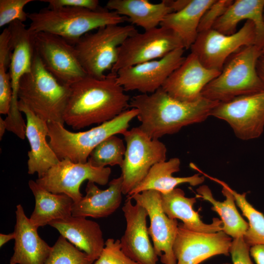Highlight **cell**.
Segmentation results:
<instances>
[{
    "label": "cell",
    "mask_w": 264,
    "mask_h": 264,
    "mask_svg": "<svg viewBox=\"0 0 264 264\" xmlns=\"http://www.w3.org/2000/svg\"><path fill=\"white\" fill-rule=\"evenodd\" d=\"M64 123L74 130L111 120L129 108L130 97L110 72L102 78L87 75L70 86Z\"/></svg>",
    "instance_id": "1"
},
{
    "label": "cell",
    "mask_w": 264,
    "mask_h": 264,
    "mask_svg": "<svg viewBox=\"0 0 264 264\" xmlns=\"http://www.w3.org/2000/svg\"><path fill=\"white\" fill-rule=\"evenodd\" d=\"M219 102L203 96L193 102L181 101L161 88L151 94L133 96L129 108L137 110L140 129L151 138L158 139L176 133L185 126L204 121Z\"/></svg>",
    "instance_id": "2"
},
{
    "label": "cell",
    "mask_w": 264,
    "mask_h": 264,
    "mask_svg": "<svg viewBox=\"0 0 264 264\" xmlns=\"http://www.w3.org/2000/svg\"><path fill=\"white\" fill-rule=\"evenodd\" d=\"M30 21L28 29L35 34L46 32L58 36L69 44H75L84 35L101 27L121 24L127 21L116 12L99 8L48 7L28 13Z\"/></svg>",
    "instance_id": "3"
},
{
    "label": "cell",
    "mask_w": 264,
    "mask_h": 264,
    "mask_svg": "<svg viewBox=\"0 0 264 264\" xmlns=\"http://www.w3.org/2000/svg\"><path fill=\"white\" fill-rule=\"evenodd\" d=\"M70 93V86L61 84L54 78L35 52L30 71L20 82L18 100L47 123L64 125V115Z\"/></svg>",
    "instance_id": "4"
},
{
    "label": "cell",
    "mask_w": 264,
    "mask_h": 264,
    "mask_svg": "<svg viewBox=\"0 0 264 264\" xmlns=\"http://www.w3.org/2000/svg\"><path fill=\"white\" fill-rule=\"evenodd\" d=\"M261 54V48L255 44L239 49L227 59L220 74L203 88L202 96L224 102L264 90V83L256 69Z\"/></svg>",
    "instance_id": "5"
},
{
    "label": "cell",
    "mask_w": 264,
    "mask_h": 264,
    "mask_svg": "<svg viewBox=\"0 0 264 264\" xmlns=\"http://www.w3.org/2000/svg\"><path fill=\"white\" fill-rule=\"evenodd\" d=\"M137 115V110L131 108L89 130L77 132L68 131L60 123L49 122L48 143L60 160L67 158L75 163H86L98 144L110 136L122 134Z\"/></svg>",
    "instance_id": "6"
},
{
    "label": "cell",
    "mask_w": 264,
    "mask_h": 264,
    "mask_svg": "<svg viewBox=\"0 0 264 264\" xmlns=\"http://www.w3.org/2000/svg\"><path fill=\"white\" fill-rule=\"evenodd\" d=\"M137 32L133 25L110 24L83 36L73 45L87 75L104 77L116 62L118 47Z\"/></svg>",
    "instance_id": "7"
},
{
    "label": "cell",
    "mask_w": 264,
    "mask_h": 264,
    "mask_svg": "<svg viewBox=\"0 0 264 264\" xmlns=\"http://www.w3.org/2000/svg\"><path fill=\"white\" fill-rule=\"evenodd\" d=\"M126 142V152L121 167L122 193L133 190L146 177L155 164L166 160L167 148L158 139H153L139 127L122 134Z\"/></svg>",
    "instance_id": "8"
},
{
    "label": "cell",
    "mask_w": 264,
    "mask_h": 264,
    "mask_svg": "<svg viewBox=\"0 0 264 264\" xmlns=\"http://www.w3.org/2000/svg\"><path fill=\"white\" fill-rule=\"evenodd\" d=\"M8 28L13 48L9 67L13 94L10 108L4 120L7 130L24 139L26 124L18 108V92L22 78L31 69L35 52L34 34L26 28L23 22L18 21L10 23Z\"/></svg>",
    "instance_id": "9"
},
{
    "label": "cell",
    "mask_w": 264,
    "mask_h": 264,
    "mask_svg": "<svg viewBox=\"0 0 264 264\" xmlns=\"http://www.w3.org/2000/svg\"><path fill=\"white\" fill-rule=\"evenodd\" d=\"M179 48L184 49L181 40L164 27L137 32L118 47L117 59L110 72L116 73L122 68L162 58Z\"/></svg>",
    "instance_id": "10"
},
{
    "label": "cell",
    "mask_w": 264,
    "mask_h": 264,
    "mask_svg": "<svg viewBox=\"0 0 264 264\" xmlns=\"http://www.w3.org/2000/svg\"><path fill=\"white\" fill-rule=\"evenodd\" d=\"M256 44L255 25L246 21L233 34L225 35L212 28L199 33L190 49L204 66L220 71L232 54L242 47Z\"/></svg>",
    "instance_id": "11"
},
{
    "label": "cell",
    "mask_w": 264,
    "mask_h": 264,
    "mask_svg": "<svg viewBox=\"0 0 264 264\" xmlns=\"http://www.w3.org/2000/svg\"><path fill=\"white\" fill-rule=\"evenodd\" d=\"M110 174V167L96 168L88 161L75 163L65 158L38 178L36 182L51 193L66 195L76 203L83 197L80 188L84 181L105 185L108 183Z\"/></svg>",
    "instance_id": "12"
},
{
    "label": "cell",
    "mask_w": 264,
    "mask_h": 264,
    "mask_svg": "<svg viewBox=\"0 0 264 264\" xmlns=\"http://www.w3.org/2000/svg\"><path fill=\"white\" fill-rule=\"evenodd\" d=\"M35 50L45 69L61 84L67 86L87 75L73 45L48 33L34 34Z\"/></svg>",
    "instance_id": "13"
},
{
    "label": "cell",
    "mask_w": 264,
    "mask_h": 264,
    "mask_svg": "<svg viewBox=\"0 0 264 264\" xmlns=\"http://www.w3.org/2000/svg\"><path fill=\"white\" fill-rule=\"evenodd\" d=\"M211 116L226 121L242 140L257 138L264 129V90L219 102Z\"/></svg>",
    "instance_id": "14"
},
{
    "label": "cell",
    "mask_w": 264,
    "mask_h": 264,
    "mask_svg": "<svg viewBox=\"0 0 264 264\" xmlns=\"http://www.w3.org/2000/svg\"><path fill=\"white\" fill-rule=\"evenodd\" d=\"M184 52V48L177 49L162 58L122 68L116 72L117 83L125 91L154 93L183 63Z\"/></svg>",
    "instance_id": "15"
},
{
    "label": "cell",
    "mask_w": 264,
    "mask_h": 264,
    "mask_svg": "<svg viewBox=\"0 0 264 264\" xmlns=\"http://www.w3.org/2000/svg\"><path fill=\"white\" fill-rule=\"evenodd\" d=\"M147 210L150 219L148 227L155 253L163 264H176L173 251L178 226L176 219H170L164 212L161 204V193L155 190H146L127 196Z\"/></svg>",
    "instance_id": "16"
},
{
    "label": "cell",
    "mask_w": 264,
    "mask_h": 264,
    "mask_svg": "<svg viewBox=\"0 0 264 264\" xmlns=\"http://www.w3.org/2000/svg\"><path fill=\"white\" fill-rule=\"evenodd\" d=\"M232 240L221 230L202 233L190 230L178 223L173 245L176 264H199L216 255L229 254Z\"/></svg>",
    "instance_id": "17"
},
{
    "label": "cell",
    "mask_w": 264,
    "mask_h": 264,
    "mask_svg": "<svg viewBox=\"0 0 264 264\" xmlns=\"http://www.w3.org/2000/svg\"><path fill=\"white\" fill-rule=\"evenodd\" d=\"M132 198H127L122 207L126 228L121 238V248L133 261L140 264H157L158 256L152 245L147 226L148 214L145 208Z\"/></svg>",
    "instance_id": "18"
},
{
    "label": "cell",
    "mask_w": 264,
    "mask_h": 264,
    "mask_svg": "<svg viewBox=\"0 0 264 264\" xmlns=\"http://www.w3.org/2000/svg\"><path fill=\"white\" fill-rule=\"evenodd\" d=\"M220 72L206 67L191 52L168 77L161 88L177 100L193 102L202 96L203 88Z\"/></svg>",
    "instance_id": "19"
},
{
    "label": "cell",
    "mask_w": 264,
    "mask_h": 264,
    "mask_svg": "<svg viewBox=\"0 0 264 264\" xmlns=\"http://www.w3.org/2000/svg\"><path fill=\"white\" fill-rule=\"evenodd\" d=\"M18 108L26 116L25 137L30 147L28 152V173L43 176L60 160L47 142L48 123L37 116L23 102L18 101Z\"/></svg>",
    "instance_id": "20"
},
{
    "label": "cell",
    "mask_w": 264,
    "mask_h": 264,
    "mask_svg": "<svg viewBox=\"0 0 264 264\" xmlns=\"http://www.w3.org/2000/svg\"><path fill=\"white\" fill-rule=\"evenodd\" d=\"M14 253L10 264H44L51 250L39 235L21 204L16 207Z\"/></svg>",
    "instance_id": "21"
},
{
    "label": "cell",
    "mask_w": 264,
    "mask_h": 264,
    "mask_svg": "<svg viewBox=\"0 0 264 264\" xmlns=\"http://www.w3.org/2000/svg\"><path fill=\"white\" fill-rule=\"evenodd\" d=\"M95 183L88 181L86 194L77 202L73 203L72 216L90 217L94 218L107 217L113 213L122 202V178H114L105 190L99 189Z\"/></svg>",
    "instance_id": "22"
},
{
    "label": "cell",
    "mask_w": 264,
    "mask_h": 264,
    "mask_svg": "<svg viewBox=\"0 0 264 264\" xmlns=\"http://www.w3.org/2000/svg\"><path fill=\"white\" fill-rule=\"evenodd\" d=\"M48 225L56 229L61 235L94 261L101 254L105 242L100 225L83 217L56 220Z\"/></svg>",
    "instance_id": "23"
},
{
    "label": "cell",
    "mask_w": 264,
    "mask_h": 264,
    "mask_svg": "<svg viewBox=\"0 0 264 264\" xmlns=\"http://www.w3.org/2000/svg\"><path fill=\"white\" fill-rule=\"evenodd\" d=\"M190 166L205 177L220 185L221 192L225 199L222 202L217 200L206 185H202L197 189L196 198H202L212 205L211 209L220 216L222 222V231L225 234L233 239L243 237L248 228V223L238 212L234 197L228 189V185L220 179L207 175L193 163L190 164Z\"/></svg>",
    "instance_id": "24"
},
{
    "label": "cell",
    "mask_w": 264,
    "mask_h": 264,
    "mask_svg": "<svg viewBox=\"0 0 264 264\" xmlns=\"http://www.w3.org/2000/svg\"><path fill=\"white\" fill-rule=\"evenodd\" d=\"M197 198H187L184 192L176 188L172 191L161 193V204L164 212L171 219H179L188 229L202 233H215L222 230V222L214 218L211 223L202 221L198 212L193 209Z\"/></svg>",
    "instance_id": "25"
},
{
    "label": "cell",
    "mask_w": 264,
    "mask_h": 264,
    "mask_svg": "<svg viewBox=\"0 0 264 264\" xmlns=\"http://www.w3.org/2000/svg\"><path fill=\"white\" fill-rule=\"evenodd\" d=\"M264 0H233L214 23L212 29L222 34L231 35L236 32L238 24L242 20L252 22L256 27V44L264 46Z\"/></svg>",
    "instance_id": "26"
},
{
    "label": "cell",
    "mask_w": 264,
    "mask_h": 264,
    "mask_svg": "<svg viewBox=\"0 0 264 264\" xmlns=\"http://www.w3.org/2000/svg\"><path fill=\"white\" fill-rule=\"evenodd\" d=\"M106 8L125 17L127 21L150 30L160 25L164 18L174 12L166 0L153 3L148 0H110Z\"/></svg>",
    "instance_id": "27"
},
{
    "label": "cell",
    "mask_w": 264,
    "mask_h": 264,
    "mask_svg": "<svg viewBox=\"0 0 264 264\" xmlns=\"http://www.w3.org/2000/svg\"><path fill=\"white\" fill-rule=\"evenodd\" d=\"M29 188L35 199V206L29 220L36 227L44 226L56 220H66L72 216L74 201L64 194L51 193L30 180Z\"/></svg>",
    "instance_id": "28"
},
{
    "label": "cell",
    "mask_w": 264,
    "mask_h": 264,
    "mask_svg": "<svg viewBox=\"0 0 264 264\" xmlns=\"http://www.w3.org/2000/svg\"><path fill=\"white\" fill-rule=\"evenodd\" d=\"M180 161L174 157L154 164L144 179L127 196L146 190H155L161 194L168 193L181 184L188 183L195 186L204 181L205 176L200 173L186 177H175L174 173L180 170Z\"/></svg>",
    "instance_id": "29"
},
{
    "label": "cell",
    "mask_w": 264,
    "mask_h": 264,
    "mask_svg": "<svg viewBox=\"0 0 264 264\" xmlns=\"http://www.w3.org/2000/svg\"><path fill=\"white\" fill-rule=\"evenodd\" d=\"M215 0H190L182 9L171 13L160 26L169 29L181 40L184 49H190L198 34V27L205 11Z\"/></svg>",
    "instance_id": "30"
},
{
    "label": "cell",
    "mask_w": 264,
    "mask_h": 264,
    "mask_svg": "<svg viewBox=\"0 0 264 264\" xmlns=\"http://www.w3.org/2000/svg\"><path fill=\"white\" fill-rule=\"evenodd\" d=\"M125 152L123 140L113 135L103 141L91 151L88 162L96 168H105L108 165L121 167Z\"/></svg>",
    "instance_id": "31"
},
{
    "label": "cell",
    "mask_w": 264,
    "mask_h": 264,
    "mask_svg": "<svg viewBox=\"0 0 264 264\" xmlns=\"http://www.w3.org/2000/svg\"><path fill=\"white\" fill-rule=\"evenodd\" d=\"M228 188L233 195L236 203L243 215L248 221V228L243 236L245 242L250 246L264 244V215L256 210L246 199V193L240 194L229 186Z\"/></svg>",
    "instance_id": "32"
},
{
    "label": "cell",
    "mask_w": 264,
    "mask_h": 264,
    "mask_svg": "<svg viewBox=\"0 0 264 264\" xmlns=\"http://www.w3.org/2000/svg\"><path fill=\"white\" fill-rule=\"evenodd\" d=\"M94 262L60 235L44 264H93Z\"/></svg>",
    "instance_id": "33"
},
{
    "label": "cell",
    "mask_w": 264,
    "mask_h": 264,
    "mask_svg": "<svg viewBox=\"0 0 264 264\" xmlns=\"http://www.w3.org/2000/svg\"><path fill=\"white\" fill-rule=\"evenodd\" d=\"M33 0H0V27L18 21L23 22L28 18L24 7Z\"/></svg>",
    "instance_id": "34"
},
{
    "label": "cell",
    "mask_w": 264,
    "mask_h": 264,
    "mask_svg": "<svg viewBox=\"0 0 264 264\" xmlns=\"http://www.w3.org/2000/svg\"><path fill=\"white\" fill-rule=\"evenodd\" d=\"M93 264H140L130 258L122 250L120 241L109 238L98 258Z\"/></svg>",
    "instance_id": "35"
},
{
    "label": "cell",
    "mask_w": 264,
    "mask_h": 264,
    "mask_svg": "<svg viewBox=\"0 0 264 264\" xmlns=\"http://www.w3.org/2000/svg\"><path fill=\"white\" fill-rule=\"evenodd\" d=\"M233 1L231 0H215L202 15L198 27V33L212 29L215 22Z\"/></svg>",
    "instance_id": "36"
},
{
    "label": "cell",
    "mask_w": 264,
    "mask_h": 264,
    "mask_svg": "<svg viewBox=\"0 0 264 264\" xmlns=\"http://www.w3.org/2000/svg\"><path fill=\"white\" fill-rule=\"evenodd\" d=\"M7 66L0 62V113L7 115L12 99V88Z\"/></svg>",
    "instance_id": "37"
},
{
    "label": "cell",
    "mask_w": 264,
    "mask_h": 264,
    "mask_svg": "<svg viewBox=\"0 0 264 264\" xmlns=\"http://www.w3.org/2000/svg\"><path fill=\"white\" fill-rule=\"evenodd\" d=\"M250 247L243 237L233 239L229 249L232 264H254L250 258Z\"/></svg>",
    "instance_id": "38"
},
{
    "label": "cell",
    "mask_w": 264,
    "mask_h": 264,
    "mask_svg": "<svg viewBox=\"0 0 264 264\" xmlns=\"http://www.w3.org/2000/svg\"><path fill=\"white\" fill-rule=\"evenodd\" d=\"M48 4L49 8H58L64 7L82 8L90 10H97L100 8L97 0H41Z\"/></svg>",
    "instance_id": "39"
},
{
    "label": "cell",
    "mask_w": 264,
    "mask_h": 264,
    "mask_svg": "<svg viewBox=\"0 0 264 264\" xmlns=\"http://www.w3.org/2000/svg\"><path fill=\"white\" fill-rule=\"evenodd\" d=\"M250 255L256 264H264V244H255L250 246Z\"/></svg>",
    "instance_id": "40"
},
{
    "label": "cell",
    "mask_w": 264,
    "mask_h": 264,
    "mask_svg": "<svg viewBox=\"0 0 264 264\" xmlns=\"http://www.w3.org/2000/svg\"><path fill=\"white\" fill-rule=\"evenodd\" d=\"M190 0H166L168 5L174 12L178 11L184 8Z\"/></svg>",
    "instance_id": "41"
},
{
    "label": "cell",
    "mask_w": 264,
    "mask_h": 264,
    "mask_svg": "<svg viewBox=\"0 0 264 264\" xmlns=\"http://www.w3.org/2000/svg\"><path fill=\"white\" fill-rule=\"evenodd\" d=\"M256 69L259 76L264 83V54L259 57L256 64Z\"/></svg>",
    "instance_id": "42"
},
{
    "label": "cell",
    "mask_w": 264,
    "mask_h": 264,
    "mask_svg": "<svg viewBox=\"0 0 264 264\" xmlns=\"http://www.w3.org/2000/svg\"><path fill=\"white\" fill-rule=\"evenodd\" d=\"M15 234L13 232V233L4 234L0 233V247H2L4 244L7 243L9 241L15 239Z\"/></svg>",
    "instance_id": "43"
},
{
    "label": "cell",
    "mask_w": 264,
    "mask_h": 264,
    "mask_svg": "<svg viewBox=\"0 0 264 264\" xmlns=\"http://www.w3.org/2000/svg\"><path fill=\"white\" fill-rule=\"evenodd\" d=\"M7 130V125L5 120L3 119L1 117H0V140H1L3 134Z\"/></svg>",
    "instance_id": "44"
},
{
    "label": "cell",
    "mask_w": 264,
    "mask_h": 264,
    "mask_svg": "<svg viewBox=\"0 0 264 264\" xmlns=\"http://www.w3.org/2000/svg\"><path fill=\"white\" fill-rule=\"evenodd\" d=\"M262 53L264 54V46H263V47L262 49Z\"/></svg>",
    "instance_id": "45"
},
{
    "label": "cell",
    "mask_w": 264,
    "mask_h": 264,
    "mask_svg": "<svg viewBox=\"0 0 264 264\" xmlns=\"http://www.w3.org/2000/svg\"><path fill=\"white\" fill-rule=\"evenodd\" d=\"M221 264H231L229 263H224Z\"/></svg>",
    "instance_id": "46"
},
{
    "label": "cell",
    "mask_w": 264,
    "mask_h": 264,
    "mask_svg": "<svg viewBox=\"0 0 264 264\" xmlns=\"http://www.w3.org/2000/svg\"><path fill=\"white\" fill-rule=\"evenodd\" d=\"M263 19H264V12H263Z\"/></svg>",
    "instance_id": "47"
}]
</instances>
